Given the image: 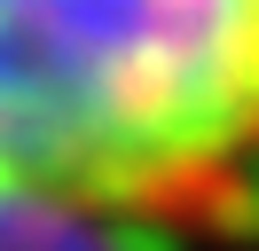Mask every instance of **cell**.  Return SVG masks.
I'll list each match as a JSON object with an SVG mask.
<instances>
[{
	"instance_id": "6da1fadb",
	"label": "cell",
	"mask_w": 259,
	"mask_h": 251,
	"mask_svg": "<svg viewBox=\"0 0 259 251\" xmlns=\"http://www.w3.org/2000/svg\"><path fill=\"white\" fill-rule=\"evenodd\" d=\"M259 173V0H0V212L212 228Z\"/></svg>"
}]
</instances>
